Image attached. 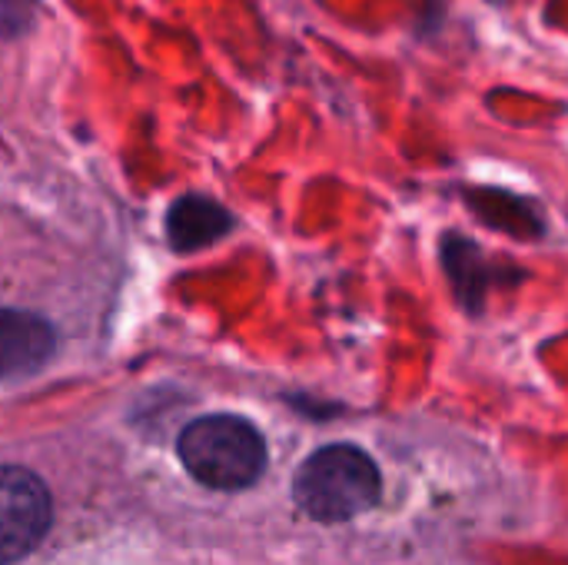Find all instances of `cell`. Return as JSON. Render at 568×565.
<instances>
[{
	"label": "cell",
	"instance_id": "1",
	"mask_svg": "<svg viewBox=\"0 0 568 565\" xmlns=\"http://www.w3.org/2000/svg\"><path fill=\"white\" fill-rule=\"evenodd\" d=\"M383 476L373 456L353 443H333L303 460L293 480L296 506L316 523H346L373 509Z\"/></svg>",
	"mask_w": 568,
	"mask_h": 565
},
{
	"label": "cell",
	"instance_id": "2",
	"mask_svg": "<svg viewBox=\"0 0 568 565\" xmlns=\"http://www.w3.org/2000/svg\"><path fill=\"white\" fill-rule=\"evenodd\" d=\"M176 450L186 473L210 490H250L266 473V443L260 430L233 413L193 420L183 430Z\"/></svg>",
	"mask_w": 568,
	"mask_h": 565
},
{
	"label": "cell",
	"instance_id": "3",
	"mask_svg": "<svg viewBox=\"0 0 568 565\" xmlns=\"http://www.w3.org/2000/svg\"><path fill=\"white\" fill-rule=\"evenodd\" d=\"M50 529V493L20 470L0 466V565L30 556Z\"/></svg>",
	"mask_w": 568,
	"mask_h": 565
},
{
	"label": "cell",
	"instance_id": "4",
	"mask_svg": "<svg viewBox=\"0 0 568 565\" xmlns=\"http://www.w3.org/2000/svg\"><path fill=\"white\" fill-rule=\"evenodd\" d=\"M57 336L43 316L0 310V380L33 376L53 356Z\"/></svg>",
	"mask_w": 568,
	"mask_h": 565
},
{
	"label": "cell",
	"instance_id": "5",
	"mask_svg": "<svg viewBox=\"0 0 568 565\" xmlns=\"http://www.w3.org/2000/svg\"><path fill=\"white\" fill-rule=\"evenodd\" d=\"M233 230V213L210 196H183L170 206L166 233L176 250H203Z\"/></svg>",
	"mask_w": 568,
	"mask_h": 565
},
{
	"label": "cell",
	"instance_id": "6",
	"mask_svg": "<svg viewBox=\"0 0 568 565\" xmlns=\"http://www.w3.org/2000/svg\"><path fill=\"white\" fill-rule=\"evenodd\" d=\"M469 206L476 210V216L503 233H513V236H539L542 233V220L539 213L532 210L529 200L516 196V193H506V190H496V186H483V190H469L466 193Z\"/></svg>",
	"mask_w": 568,
	"mask_h": 565
},
{
	"label": "cell",
	"instance_id": "7",
	"mask_svg": "<svg viewBox=\"0 0 568 565\" xmlns=\"http://www.w3.org/2000/svg\"><path fill=\"white\" fill-rule=\"evenodd\" d=\"M443 263H446V273H449L459 300L466 303V310L469 313H479L483 310L486 286H489V263H486L483 250L473 240L449 233L443 240Z\"/></svg>",
	"mask_w": 568,
	"mask_h": 565
}]
</instances>
